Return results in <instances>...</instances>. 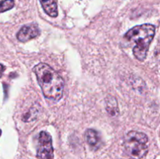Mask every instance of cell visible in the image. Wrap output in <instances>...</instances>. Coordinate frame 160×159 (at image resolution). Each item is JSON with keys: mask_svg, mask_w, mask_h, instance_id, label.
Masks as SVG:
<instances>
[{"mask_svg": "<svg viewBox=\"0 0 160 159\" xmlns=\"http://www.w3.org/2000/svg\"><path fill=\"white\" fill-rule=\"evenodd\" d=\"M44 96L57 101L63 94L64 81L60 75L50 65L40 62L33 68Z\"/></svg>", "mask_w": 160, "mask_h": 159, "instance_id": "6da1fadb", "label": "cell"}, {"mask_svg": "<svg viewBox=\"0 0 160 159\" xmlns=\"http://www.w3.org/2000/svg\"><path fill=\"white\" fill-rule=\"evenodd\" d=\"M14 6L13 0H0V12L9 10Z\"/></svg>", "mask_w": 160, "mask_h": 159, "instance_id": "9c48e42d", "label": "cell"}, {"mask_svg": "<svg viewBox=\"0 0 160 159\" xmlns=\"http://www.w3.org/2000/svg\"><path fill=\"white\" fill-rule=\"evenodd\" d=\"M5 70V68H4V66H3V65H0V76H2V72H3V70Z\"/></svg>", "mask_w": 160, "mask_h": 159, "instance_id": "30bf717a", "label": "cell"}, {"mask_svg": "<svg viewBox=\"0 0 160 159\" xmlns=\"http://www.w3.org/2000/svg\"><path fill=\"white\" fill-rule=\"evenodd\" d=\"M155 34L156 27L149 23L134 26L125 34V38L134 45L133 54L139 61H144L146 59L148 48L154 38Z\"/></svg>", "mask_w": 160, "mask_h": 159, "instance_id": "7a4b0ae2", "label": "cell"}, {"mask_svg": "<svg viewBox=\"0 0 160 159\" xmlns=\"http://www.w3.org/2000/svg\"><path fill=\"white\" fill-rule=\"evenodd\" d=\"M148 139L146 134L130 131L125 136L123 146L127 154L133 159H141L148 152Z\"/></svg>", "mask_w": 160, "mask_h": 159, "instance_id": "3957f363", "label": "cell"}, {"mask_svg": "<svg viewBox=\"0 0 160 159\" xmlns=\"http://www.w3.org/2000/svg\"><path fill=\"white\" fill-rule=\"evenodd\" d=\"M37 157L38 159H52L54 157L52 137L45 131H42L39 133Z\"/></svg>", "mask_w": 160, "mask_h": 159, "instance_id": "277c9868", "label": "cell"}, {"mask_svg": "<svg viewBox=\"0 0 160 159\" xmlns=\"http://www.w3.org/2000/svg\"><path fill=\"white\" fill-rule=\"evenodd\" d=\"M85 137L88 143L93 150H98L102 144L101 137L96 130L88 129L85 132Z\"/></svg>", "mask_w": 160, "mask_h": 159, "instance_id": "8992f818", "label": "cell"}, {"mask_svg": "<svg viewBox=\"0 0 160 159\" xmlns=\"http://www.w3.org/2000/svg\"><path fill=\"white\" fill-rule=\"evenodd\" d=\"M106 108H107L108 112L111 115H117L118 114V106H117V101H116L115 98L111 97V98H107L106 101Z\"/></svg>", "mask_w": 160, "mask_h": 159, "instance_id": "ba28073f", "label": "cell"}, {"mask_svg": "<svg viewBox=\"0 0 160 159\" xmlns=\"http://www.w3.org/2000/svg\"><path fill=\"white\" fill-rule=\"evenodd\" d=\"M44 11L51 17L58 16L57 0H40Z\"/></svg>", "mask_w": 160, "mask_h": 159, "instance_id": "52a82bcc", "label": "cell"}, {"mask_svg": "<svg viewBox=\"0 0 160 159\" xmlns=\"http://www.w3.org/2000/svg\"><path fill=\"white\" fill-rule=\"evenodd\" d=\"M41 31L36 23L25 25L17 33V37L20 41L27 42L39 36Z\"/></svg>", "mask_w": 160, "mask_h": 159, "instance_id": "5b68a950", "label": "cell"}]
</instances>
